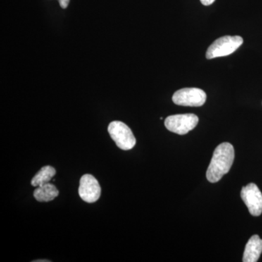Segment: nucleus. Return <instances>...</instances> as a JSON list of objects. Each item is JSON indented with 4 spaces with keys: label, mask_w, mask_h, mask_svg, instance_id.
Returning a JSON list of instances; mask_svg holds the SVG:
<instances>
[{
    "label": "nucleus",
    "mask_w": 262,
    "mask_h": 262,
    "mask_svg": "<svg viewBox=\"0 0 262 262\" xmlns=\"http://www.w3.org/2000/svg\"><path fill=\"white\" fill-rule=\"evenodd\" d=\"M234 159L233 146L224 142L215 148L211 163L207 170V179L211 183H216L229 171Z\"/></svg>",
    "instance_id": "nucleus-1"
},
{
    "label": "nucleus",
    "mask_w": 262,
    "mask_h": 262,
    "mask_svg": "<svg viewBox=\"0 0 262 262\" xmlns=\"http://www.w3.org/2000/svg\"><path fill=\"white\" fill-rule=\"evenodd\" d=\"M244 43V39L239 36H225L212 43L206 52L208 59L229 56L232 54Z\"/></svg>",
    "instance_id": "nucleus-2"
},
{
    "label": "nucleus",
    "mask_w": 262,
    "mask_h": 262,
    "mask_svg": "<svg viewBox=\"0 0 262 262\" xmlns=\"http://www.w3.org/2000/svg\"><path fill=\"white\" fill-rule=\"evenodd\" d=\"M108 132L117 146L122 150H130L136 145V139L130 127L120 121H113L108 125Z\"/></svg>",
    "instance_id": "nucleus-3"
},
{
    "label": "nucleus",
    "mask_w": 262,
    "mask_h": 262,
    "mask_svg": "<svg viewBox=\"0 0 262 262\" xmlns=\"http://www.w3.org/2000/svg\"><path fill=\"white\" fill-rule=\"evenodd\" d=\"M199 119L194 114H183L169 116L165 119V126L170 132L185 135L198 125Z\"/></svg>",
    "instance_id": "nucleus-4"
},
{
    "label": "nucleus",
    "mask_w": 262,
    "mask_h": 262,
    "mask_svg": "<svg viewBox=\"0 0 262 262\" xmlns=\"http://www.w3.org/2000/svg\"><path fill=\"white\" fill-rule=\"evenodd\" d=\"M206 92L196 88H186L179 90L173 94L172 100L179 106H201L206 103Z\"/></svg>",
    "instance_id": "nucleus-5"
},
{
    "label": "nucleus",
    "mask_w": 262,
    "mask_h": 262,
    "mask_svg": "<svg viewBox=\"0 0 262 262\" xmlns=\"http://www.w3.org/2000/svg\"><path fill=\"white\" fill-rule=\"evenodd\" d=\"M241 195L251 215L258 216L261 214L262 194L256 184L251 183L243 187Z\"/></svg>",
    "instance_id": "nucleus-6"
},
{
    "label": "nucleus",
    "mask_w": 262,
    "mask_h": 262,
    "mask_svg": "<svg viewBox=\"0 0 262 262\" xmlns=\"http://www.w3.org/2000/svg\"><path fill=\"white\" fill-rule=\"evenodd\" d=\"M78 192L82 201L93 203L99 199L101 189L99 183L94 176L85 174L80 179Z\"/></svg>",
    "instance_id": "nucleus-7"
},
{
    "label": "nucleus",
    "mask_w": 262,
    "mask_h": 262,
    "mask_svg": "<svg viewBox=\"0 0 262 262\" xmlns=\"http://www.w3.org/2000/svg\"><path fill=\"white\" fill-rule=\"evenodd\" d=\"M262 252V239L257 234L253 235L246 244L245 248L244 262H256Z\"/></svg>",
    "instance_id": "nucleus-8"
},
{
    "label": "nucleus",
    "mask_w": 262,
    "mask_h": 262,
    "mask_svg": "<svg viewBox=\"0 0 262 262\" xmlns=\"http://www.w3.org/2000/svg\"><path fill=\"white\" fill-rule=\"evenodd\" d=\"M58 194L57 188L51 183H47L37 187L34 190V196L37 201L49 202L57 198Z\"/></svg>",
    "instance_id": "nucleus-9"
},
{
    "label": "nucleus",
    "mask_w": 262,
    "mask_h": 262,
    "mask_svg": "<svg viewBox=\"0 0 262 262\" xmlns=\"http://www.w3.org/2000/svg\"><path fill=\"white\" fill-rule=\"evenodd\" d=\"M56 174V169L53 168L50 165L42 167L37 174L33 177L32 180V185L33 187H39L43 184L50 183L52 179L55 177Z\"/></svg>",
    "instance_id": "nucleus-10"
},
{
    "label": "nucleus",
    "mask_w": 262,
    "mask_h": 262,
    "mask_svg": "<svg viewBox=\"0 0 262 262\" xmlns=\"http://www.w3.org/2000/svg\"><path fill=\"white\" fill-rule=\"evenodd\" d=\"M58 2H59L61 8H63V9H66L68 7L69 4H70V0H58Z\"/></svg>",
    "instance_id": "nucleus-11"
},
{
    "label": "nucleus",
    "mask_w": 262,
    "mask_h": 262,
    "mask_svg": "<svg viewBox=\"0 0 262 262\" xmlns=\"http://www.w3.org/2000/svg\"><path fill=\"white\" fill-rule=\"evenodd\" d=\"M215 0H201L202 4L205 5V6H208V5H211L213 4Z\"/></svg>",
    "instance_id": "nucleus-12"
},
{
    "label": "nucleus",
    "mask_w": 262,
    "mask_h": 262,
    "mask_svg": "<svg viewBox=\"0 0 262 262\" xmlns=\"http://www.w3.org/2000/svg\"><path fill=\"white\" fill-rule=\"evenodd\" d=\"M49 260H36V261H34V262H49Z\"/></svg>",
    "instance_id": "nucleus-13"
}]
</instances>
